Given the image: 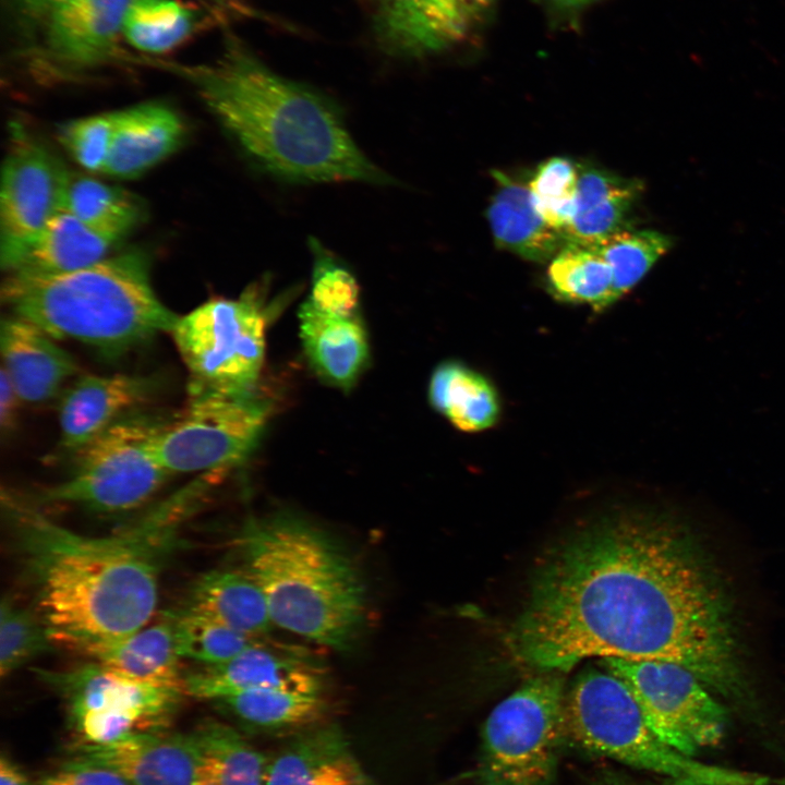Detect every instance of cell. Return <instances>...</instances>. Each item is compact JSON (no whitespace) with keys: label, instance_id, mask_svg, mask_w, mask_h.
I'll list each match as a JSON object with an SVG mask.
<instances>
[{"label":"cell","instance_id":"cell-34","mask_svg":"<svg viewBox=\"0 0 785 785\" xmlns=\"http://www.w3.org/2000/svg\"><path fill=\"white\" fill-rule=\"evenodd\" d=\"M605 259L614 278L616 301L629 293L671 249L666 234L649 229H623L591 244Z\"/></svg>","mask_w":785,"mask_h":785},{"label":"cell","instance_id":"cell-33","mask_svg":"<svg viewBox=\"0 0 785 785\" xmlns=\"http://www.w3.org/2000/svg\"><path fill=\"white\" fill-rule=\"evenodd\" d=\"M200 21L195 9L178 0H132L122 36L142 52L165 53L185 41Z\"/></svg>","mask_w":785,"mask_h":785},{"label":"cell","instance_id":"cell-43","mask_svg":"<svg viewBox=\"0 0 785 785\" xmlns=\"http://www.w3.org/2000/svg\"><path fill=\"white\" fill-rule=\"evenodd\" d=\"M22 402L11 381L3 370L0 379V423L4 432L12 428L15 421L19 403Z\"/></svg>","mask_w":785,"mask_h":785},{"label":"cell","instance_id":"cell-14","mask_svg":"<svg viewBox=\"0 0 785 785\" xmlns=\"http://www.w3.org/2000/svg\"><path fill=\"white\" fill-rule=\"evenodd\" d=\"M132 0H65L24 39L31 70L70 80L105 67L119 55L125 12Z\"/></svg>","mask_w":785,"mask_h":785},{"label":"cell","instance_id":"cell-18","mask_svg":"<svg viewBox=\"0 0 785 785\" xmlns=\"http://www.w3.org/2000/svg\"><path fill=\"white\" fill-rule=\"evenodd\" d=\"M265 785H377L336 724L297 733L268 760Z\"/></svg>","mask_w":785,"mask_h":785},{"label":"cell","instance_id":"cell-29","mask_svg":"<svg viewBox=\"0 0 785 785\" xmlns=\"http://www.w3.org/2000/svg\"><path fill=\"white\" fill-rule=\"evenodd\" d=\"M193 732L198 745L193 785H265L269 759L235 728L207 720Z\"/></svg>","mask_w":785,"mask_h":785},{"label":"cell","instance_id":"cell-28","mask_svg":"<svg viewBox=\"0 0 785 785\" xmlns=\"http://www.w3.org/2000/svg\"><path fill=\"white\" fill-rule=\"evenodd\" d=\"M428 400L455 427L467 433L495 426L502 413L494 384L459 361H445L434 370L428 384Z\"/></svg>","mask_w":785,"mask_h":785},{"label":"cell","instance_id":"cell-30","mask_svg":"<svg viewBox=\"0 0 785 785\" xmlns=\"http://www.w3.org/2000/svg\"><path fill=\"white\" fill-rule=\"evenodd\" d=\"M547 288L557 300L600 312L616 302L608 264L591 245L567 241L550 261Z\"/></svg>","mask_w":785,"mask_h":785},{"label":"cell","instance_id":"cell-40","mask_svg":"<svg viewBox=\"0 0 785 785\" xmlns=\"http://www.w3.org/2000/svg\"><path fill=\"white\" fill-rule=\"evenodd\" d=\"M39 785H131L117 772L84 760L74 759Z\"/></svg>","mask_w":785,"mask_h":785},{"label":"cell","instance_id":"cell-37","mask_svg":"<svg viewBox=\"0 0 785 785\" xmlns=\"http://www.w3.org/2000/svg\"><path fill=\"white\" fill-rule=\"evenodd\" d=\"M48 628L38 612L4 596L0 607V673L9 676L38 654L48 651Z\"/></svg>","mask_w":785,"mask_h":785},{"label":"cell","instance_id":"cell-27","mask_svg":"<svg viewBox=\"0 0 785 785\" xmlns=\"http://www.w3.org/2000/svg\"><path fill=\"white\" fill-rule=\"evenodd\" d=\"M117 242L63 209L7 274L47 276L77 270L106 258Z\"/></svg>","mask_w":785,"mask_h":785},{"label":"cell","instance_id":"cell-8","mask_svg":"<svg viewBox=\"0 0 785 785\" xmlns=\"http://www.w3.org/2000/svg\"><path fill=\"white\" fill-rule=\"evenodd\" d=\"M565 673L542 669L488 714L482 728L479 785H548L566 738Z\"/></svg>","mask_w":785,"mask_h":785},{"label":"cell","instance_id":"cell-26","mask_svg":"<svg viewBox=\"0 0 785 785\" xmlns=\"http://www.w3.org/2000/svg\"><path fill=\"white\" fill-rule=\"evenodd\" d=\"M183 608L255 638L273 624L266 599L246 572L214 569L192 584Z\"/></svg>","mask_w":785,"mask_h":785},{"label":"cell","instance_id":"cell-45","mask_svg":"<svg viewBox=\"0 0 785 785\" xmlns=\"http://www.w3.org/2000/svg\"><path fill=\"white\" fill-rule=\"evenodd\" d=\"M595 0H551V2L559 10L576 11L592 3Z\"/></svg>","mask_w":785,"mask_h":785},{"label":"cell","instance_id":"cell-2","mask_svg":"<svg viewBox=\"0 0 785 785\" xmlns=\"http://www.w3.org/2000/svg\"><path fill=\"white\" fill-rule=\"evenodd\" d=\"M210 479L202 474L105 535L64 527L29 499L2 497L11 547L55 644L75 651L147 625L158 604L161 572Z\"/></svg>","mask_w":785,"mask_h":785},{"label":"cell","instance_id":"cell-5","mask_svg":"<svg viewBox=\"0 0 785 785\" xmlns=\"http://www.w3.org/2000/svg\"><path fill=\"white\" fill-rule=\"evenodd\" d=\"M1 300L53 339H72L106 357L170 333L179 317L156 294L148 257L141 252L58 275L7 274Z\"/></svg>","mask_w":785,"mask_h":785},{"label":"cell","instance_id":"cell-24","mask_svg":"<svg viewBox=\"0 0 785 785\" xmlns=\"http://www.w3.org/2000/svg\"><path fill=\"white\" fill-rule=\"evenodd\" d=\"M372 3L377 33L395 52L422 56L466 37L448 0H372Z\"/></svg>","mask_w":785,"mask_h":785},{"label":"cell","instance_id":"cell-20","mask_svg":"<svg viewBox=\"0 0 785 785\" xmlns=\"http://www.w3.org/2000/svg\"><path fill=\"white\" fill-rule=\"evenodd\" d=\"M184 124L169 106L148 101L116 111V124L104 173L120 179L137 177L181 144Z\"/></svg>","mask_w":785,"mask_h":785},{"label":"cell","instance_id":"cell-9","mask_svg":"<svg viewBox=\"0 0 785 785\" xmlns=\"http://www.w3.org/2000/svg\"><path fill=\"white\" fill-rule=\"evenodd\" d=\"M263 287L212 299L179 316L170 334L189 373L188 388L252 392L265 353Z\"/></svg>","mask_w":785,"mask_h":785},{"label":"cell","instance_id":"cell-46","mask_svg":"<svg viewBox=\"0 0 785 785\" xmlns=\"http://www.w3.org/2000/svg\"><path fill=\"white\" fill-rule=\"evenodd\" d=\"M669 785H701L689 781H672Z\"/></svg>","mask_w":785,"mask_h":785},{"label":"cell","instance_id":"cell-4","mask_svg":"<svg viewBox=\"0 0 785 785\" xmlns=\"http://www.w3.org/2000/svg\"><path fill=\"white\" fill-rule=\"evenodd\" d=\"M234 543L274 625L329 648H350L364 618V585L329 536L278 514L246 520Z\"/></svg>","mask_w":785,"mask_h":785},{"label":"cell","instance_id":"cell-12","mask_svg":"<svg viewBox=\"0 0 785 785\" xmlns=\"http://www.w3.org/2000/svg\"><path fill=\"white\" fill-rule=\"evenodd\" d=\"M637 699L650 727L675 750L695 757L724 738L726 712L706 685L686 666L669 661L602 659Z\"/></svg>","mask_w":785,"mask_h":785},{"label":"cell","instance_id":"cell-3","mask_svg":"<svg viewBox=\"0 0 785 785\" xmlns=\"http://www.w3.org/2000/svg\"><path fill=\"white\" fill-rule=\"evenodd\" d=\"M172 69L270 176L297 183L391 182L358 147L330 99L279 75L237 38L213 61Z\"/></svg>","mask_w":785,"mask_h":785},{"label":"cell","instance_id":"cell-13","mask_svg":"<svg viewBox=\"0 0 785 785\" xmlns=\"http://www.w3.org/2000/svg\"><path fill=\"white\" fill-rule=\"evenodd\" d=\"M71 173L34 133L10 129L0 189V262L10 270L64 208Z\"/></svg>","mask_w":785,"mask_h":785},{"label":"cell","instance_id":"cell-42","mask_svg":"<svg viewBox=\"0 0 785 785\" xmlns=\"http://www.w3.org/2000/svg\"><path fill=\"white\" fill-rule=\"evenodd\" d=\"M495 1L496 0H448L466 36L487 16Z\"/></svg>","mask_w":785,"mask_h":785},{"label":"cell","instance_id":"cell-32","mask_svg":"<svg viewBox=\"0 0 785 785\" xmlns=\"http://www.w3.org/2000/svg\"><path fill=\"white\" fill-rule=\"evenodd\" d=\"M63 209L118 241L144 217L143 203L134 194L77 174L70 177Z\"/></svg>","mask_w":785,"mask_h":785},{"label":"cell","instance_id":"cell-38","mask_svg":"<svg viewBox=\"0 0 785 785\" xmlns=\"http://www.w3.org/2000/svg\"><path fill=\"white\" fill-rule=\"evenodd\" d=\"M309 247L313 268L311 292L306 301L330 315H357L360 290L352 271L317 239L311 238Z\"/></svg>","mask_w":785,"mask_h":785},{"label":"cell","instance_id":"cell-22","mask_svg":"<svg viewBox=\"0 0 785 785\" xmlns=\"http://www.w3.org/2000/svg\"><path fill=\"white\" fill-rule=\"evenodd\" d=\"M131 678L168 687H183L173 625L165 617L117 639L95 641L75 650Z\"/></svg>","mask_w":785,"mask_h":785},{"label":"cell","instance_id":"cell-1","mask_svg":"<svg viewBox=\"0 0 785 785\" xmlns=\"http://www.w3.org/2000/svg\"><path fill=\"white\" fill-rule=\"evenodd\" d=\"M508 645L521 663L568 672L600 656L669 661L722 692L733 689V639L723 603L667 523L619 515L554 550L533 579Z\"/></svg>","mask_w":785,"mask_h":785},{"label":"cell","instance_id":"cell-31","mask_svg":"<svg viewBox=\"0 0 785 785\" xmlns=\"http://www.w3.org/2000/svg\"><path fill=\"white\" fill-rule=\"evenodd\" d=\"M215 702L242 724L268 732L304 729L326 711L322 693L280 688L241 691Z\"/></svg>","mask_w":785,"mask_h":785},{"label":"cell","instance_id":"cell-25","mask_svg":"<svg viewBox=\"0 0 785 785\" xmlns=\"http://www.w3.org/2000/svg\"><path fill=\"white\" fill-rule=\"evenodd\" d=\"M641 183L594 166L579 164L576 212L567 240L592 244L628 227Z\"/></svg>","mask_w":785,"mask_h":785},{"label":"cell","instance_id":"cell-36","mask_svg":"<svg viewBox=\"0 0 785 785\" xmlns=\"http://www.w3.org/2000/svg\"><path fill=\"white\" fill-rule=\"evenodd\" d=\"M578 177L579 164L556 156L540 164L528 182L538 212L564 234L576 212Z\"/></svg>","mask_w":785,"mask_h":785},{"label":"cell","instance_id":"cell-44","mask_svg":"<svg viewBox=\"0 0 785 785\" xmlns=\"http://www.w3.org/2000/svg\"><path fill=\"white\" fill-rule=\"evenodd\" d=\"M0 785H31L22 769L4 754L0 759Z\"/></svg>","mask_w":785,"mask_h":785},{"label":"cell","instance_id":"cell-17","mask_svg":"<svg viewBox=\"0 0 785 785\" xmlns=\"http://www.w3.org/2000/svg\"><path fill=\"white\" fill-rule=\"evenodd\" d=\"M76 757L106 766L131 785H193L198 763L194 732H137L107 744L78 746Z\"/></svg>","mask_w":785,"mask_h":785},{"label":"cell","instance_id":"cell-41","mask_svg":"<svg viewBox=\"0 0 785 785\" xmlns=\"http://www.w3.org/2000/svg\"><path fill=\"white\" fill-rule=\"evenodd\" d=\"M65 0H4L9 21L25 39L37 24Z\"/></svg>","mask_w":785,"mask_h":785},{"label":"cell","instance_id":"cell-23","mask_svg":"<svg viewBox=\"0 0 785 785\" xmlns=\"http://www.w3.org/2000/svg\"><path fill=\"white\" fill-rule=\"evenodd\" d=\"M299 321L304 351L315 371L334 385H352L369 359L366 331L358 315H330L305 301Z\"/></svg>","mask_w":785,"mask_h":785},{"label":"cell","instance_id":"cell-19","mask_svg":"<svg viewBox=\"0 0 785 785\" xmlns=\"http://www.w3.org/2000/svg\"><path fill=\"white\" fill-rule=\"evenodd\" d=\"M2 367L23 402L40 403L59 394L77 372L74 358L35 324L19 316L0 325Z\"/></svg>","mask_w":785,"mask_h":785},{"label":"cell","instance_id":"cell-15","mask_svg":"<svg viewBox=\"0 0 785 785\" xmlns=\"http://www.w3.org/2000/svg\"><path fill=\"white\" fill-rule=\"evenodd\" d=\"M186 696L217 701L241 691L280 688L322 693L323 671L310 656L255 641L232 659L183 676Z\"/></svg>","mask_w":785,"mask_h":785},{"label":"cell","instance_id":"cell-7","mask_svg":"<svg viewBox=\"0 0 785 785\" xmlns=\"http://www.w3.org/2000/svg\"><path fill=\"white\" fill-rule=\"evenodd\" d=\"M167 420L135 411L123 416L73 454L67 478L28 499L96 514H122L147 504L172 476L152 447Z\"/></svg>","mask_w":785,"mask_h":785},{"label":"cell","instance_id":"cell-11","mask_svg":"<svg viewBox=\"0 0 785 785\" xmlns=\"http://www.w3.org/2000/svg\"><path fill=\"white\" fill-rule=\"evenodd\" d=\"M33 671L64 698L71 721L87 744L162 730L185 695L182 688L141 681L96 662Z\"/></svg>","mask_w":785,"mask_h":785},{"label":"cell","instance_id":"cell-35","mask_svg":"<svg viewBox=\"0 0 785 785\" xmlns=\"http://www.w3.org/2000/svg\"><path fill=\"white\" fill-rule=\"evenodd\" d=\"M173 625L179 655L203 665L224 663L246 649L255 638L186 608L166 613Z\"/></svg>","mask_w":785,"mask_h":785},{"label":"cell","instance_id":"cell-16","mask_svg":"<svg viewBox=\"0 0 785 785\" xmlns=\"http://www.w3.org/2000/svg\"><path fill=\"white\" fill-rule=\"evenodd\" d=\"M156 377L135 374H84L63 391L59 407L60 447L74 454L118 420L147 402Z\"/></svg>","mask_w":785,"mask_h":785},{"label":"cell","instance_id":"cell-21","mask_svg":"<svg viewBox=\"0 0 785 785\" xmlns=\"http://www.w3.org/2000/svg\"><path fill=\"white\" fill-rule=\"evenodd\" d=\"M487 220L497 247L533 263L550 262L568 241L534 206L528 183L494 171Z\"/></svg>","mask_w":785,"mask_h":785},{"label":"cell","instance_id":"cell-10","mask_svg":"<svg viewBox=\"0 0 785 785\" xmlns=\"http://www.w3.org/2000/svg\"><path fill=\"white\" fill-rule=\"evenodd\" d=\"M267 416L268 406L252 392L188 388L184 410L159 428L153 452L172 475L224 471L252 452Z\"/></svg>","mask_w":785,"mask_h":785},{"label":"cell","instance_id":"cell-39","mask_svg":"<svg viewBox=\"0 0 785 785\" xmlns=\"http://www.w3.org/2000/svg\"><path fill=\"white\" fill-rule=\"evenodd\" d=\"M116 111L71 120L59 128L61 144L84 169L104 171L111 148Z\"/></svg>","mask_w":785,"mask_h":785},{"label":"cell","instance_id":"cell-6","mask_svg":"<svg viewBox=\"0 0 785 785\" xmlns=\"http://www.w3.org/2000/svg\"><path fill=\"white\" fill-rule=\"evenodd\" d=\"M565 730L581 748L626 765L701 785H770L766 775L698 761L661 740L626 683L607 668L582 671L567 690Z\"/></svg>","mask_w":785,"mask_h":785}]
</instances>
